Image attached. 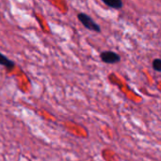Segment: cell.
<instances>
[{
	"label": "cell",
	"mask_w": 161,
	"mask_h": 161,
	"mask_svg": "<svg viewBox=\"0 0 161 161\" xmlns=\"http://www.w3.org/2000/svg\"><path fill=\"white\" fill-rule=\"evenodd\" d=\"M100 58L103 62L108 64H115L120 62L121 57L115 52L112 51H104L100 54Z\"/></svg>",
	"instance_id": "cell-2"
},
{
	"label": "cell",
	"mask_w": 161,
	"mask_h": 161,
	"mask_svg": "<svg viewBox=\"0 0 161 161\" xmlns=\"http://www.w3.org/2000/svg\"><path fill=\"white\" fill-rule=\"evenodd\" d=\"M107 6L109 8H115V9H120L123 8V1L122 0H102Z\"/></svg>",
	"instance_id": "cell-4"
},
{
	"label": "cell",
	"mask_w": 161,
	"mask_h": 161,
	"mask_svg": "<svg viewBox=\"0 0 161 161\" xmlns=\"http://www.w3.org/2000/svg\"><path fill=\"white\" fill-rule=\"evenodd\" d=\"M77 18H78V20L81 22V24H82L86 28H88L89 30H92V31H96V32H100V31H101L100 25H97V24L92 20V18L90 17L89 15H87L86 13H83V12L78 13Z\"/></svg>",
	"instance_id": "cell-1"
},
{
	"label": "cell",
	"mask_w": 161,
	"mask_h": 161,
	"mask_svg": "<svg viewBox=\"0 0 161 161\" xmlns=\"http://www.w3.org/2000/svg\"><path fill=\"white\" fill-rule=\"evenodd\" d=\"M0 65L4 66L5 68H7L8 70H12L15 66V63L10 60L9 58H8L6 56H4L2 53H0Z\"/></svg>",
	"instance_id": "cell-3"
},
{
	"label": "cell",
	"mask_w": 161,
	"mask_h": 161,
	"mask_svg": "<svg viewBox=\"0 0 161 161\" xmlns=\"http://www.w3.org/2000/svg\"><path fill=\"white\" fill-rule=\"evenodd\" d=\"M153 69L157 72H161V59L160 58H156L153 60L152 63Z\"/></svg>",
	"instance_id": "cell-5"
}]
</instances>
